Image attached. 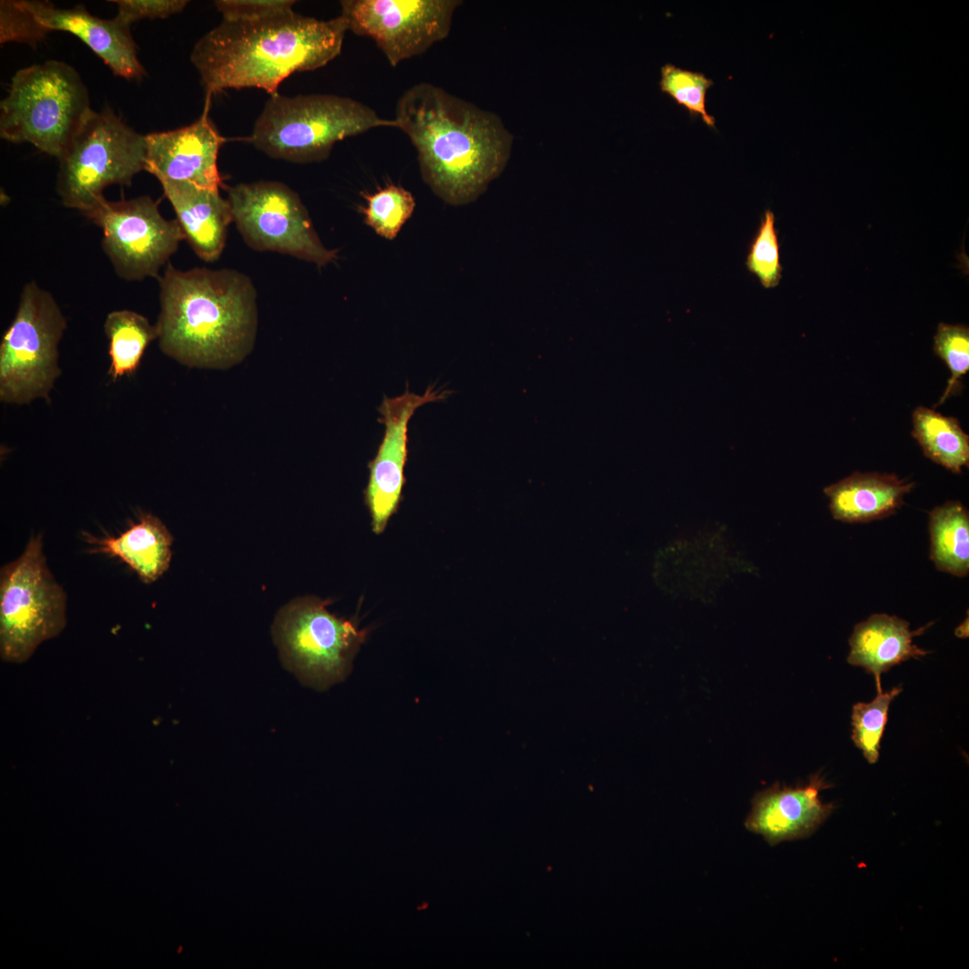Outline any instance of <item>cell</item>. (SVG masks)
Masks as SVG:
<instances>
[{"label":"cell","instance_id":"obj_31","mask_svg":"<svg viewBox=\"0 0 969 969\" xmlns=\"http://www.w3.org/2000/svg\"><path fill=\"white\" fill-rule=\"evenodd\" d=\"M967 633H968V618H966V620H965V622L963 624H961L956 630V635L958 636V637H962V638L967 637V635H966Z\"/></svg>","mask_w":969,"mask_h":969},{"label":"cell","instance_id":"obj_16","mask_svg":"<svg viewBox=\"0 0 969 969\" xmlns=\"http://www.w3.org/2000/svg\"><path fill=\"white\" fill-rule=\"evenodd\" d=\"M829 787L819 773L804 785L774 784L755 795L745 826L762 835L770 845L808 837L834 808L819 797V792Z\"/></svg>","mask_w":969,"mask_h":969},{"label":"cell","instance_id":"obj_5","mask_svg":"<svg viewBox=\"0 0 969 969\" xmlns=\"http://www.w3.org/2000/svg\"><path fill=\"white\" fill-rule=\"evenodd\" d=\"M92 109L74 68L48 60L18 70L0 103V136L59 159Z\"/></svg>","mask_w":969,"mask_h":969},{"label":"cell","instance_id":"obj_26","mask_svg":"<svg viewBox=\"0 0 969 969\" xmlns=\"http://www.w3.org/2000/svg\"><path fill=\"white\" fill-rule=\"evenodd\" d=\"M713 81L701 72L683 69L667 63L660 69L659 87L690 116L700 117L710 127H715V118L706 110V92Z\"/></svg>","mask_w":969,"mask_h":969},{"label":"cell","instance_id":"obj_3","mask_svg":"<svg viewBox=\"0 0 969 969\" xmlns=\"http://www.w3.org/2000/svg\"><path fill=\"white\" fill-rule=\"evenodd\" d=\"M159 345L192 368L227 369L252 350L258 327L257 292L233 269H176L160 278Z\"/></svg>","mask_w":969,"mask_h":969},{"label":"cell","instance_id":"obj_27","mask_svg":"<svg viewBox=\"0 0 969 969\" xmlns=\"http://www.w3.org/2000/svg\"><path fill=\"white\" fill-rule=\"evenodd\" d=\"M933 351L950 371L947 388L934 405L943 404L949 397L959 393L961 378L969 371V327L963 324L940 322L934 336Z\"/></svg>","mask_w":969,"mask_h":969},{"label":"cell","instance_id":"obj_18","mask_svg":"<svg viewBox=\"0 0 969 969\" xmlns=\"http://www.w3.org/2000/svg\"><path fill=\"white\" fill-rule=\"evenodd\" d=\"M915 483L895 474L855 472L824 489L833 517L846 523H862L894 514Z\"/></svg>","mask_w":969,"mask_h":969},{"label":"cell","instance_id":"obj_21","mask_svg":"<svg viewBox=\"0 0 969 969\" xmlns=\"http://www.w3.org/2000/svg\"><path fill=\"white\" fill-rule=\"evenodd\" d=\"M912 421V435L926 458L955 474L968 467L969 436L957 418L921 406L913 410Z\"/></svg>","mask_w":969,"mask_h":969},{"label":"cell","instance_id":"obj_14","mask_svg":"<svg viewBox=\"0 0 969 969\" xmlns=\"http://www.w3.org/2000/svg\"><path fill=\"white\" fill-rule=\"evenodd\" d=\"M450 391L427 387L423 395L409 391L388 397L384 396L378 411V421L385 425L382 441L375 458L369 462L370 476L364 490V501L375 534H381L402 500L406 483L404 469L408 455V423L415 412L427 403L445 399Z\"/></svg>","mask_w":969,"mask_h":969},{"label":"cell","instance_id":"obj_24","mask_svg":"<svg viewBox=\"0 0 969 969\" xmlns=\"http://www.w3.org/2000/svg\"><path fill=\"white\" fill-rule=\"evenodd\" d=\"M366 206L362 213L365 223L378 235L393 240L405 223L411 217L415 207L412 193L394 184L365 194Z\"/></svg>","mask_w":969,"mask_h":969},{"label":"cell","instance_id":"obj_10","mask_svg":"<svg viewBox=\"0 0 969 969\" xmlns=\"http://www.w3.org/2000/svg\"><path fill=\"white\" fill-rule=\"evenodd\" d=\"M232 218L245 242L315 263L332 262L337 251L319 240L296 192L276 181L240 183L228 190Z\"/></svg>","mask_w":969,"mask_h":969},{"label":"cell","instance_id":"obj_1","mask_svg":"<svg viewBox=\"0 0 969 969\" xmlns=\"http://www.w3.org/2000/svg\"><path fill=\"white\" fill-rule=\"evenodd\" d=\"M394 118L417 152L424 182L452 205L475 201L510 158L512 135L499 116L431 83L405 91Z\"/></svg>","mask_w":969,"mask_h":969},{"label":"cell","instance_id":"obj_13","mask_svg":"<svg viewBox=\"0 0 969 969\" xmlns=\"http://www.w3.org/2000/svg\"><path fill=\"white\" fill-rule=\"evenodd\" d=\"M348 31L371 38L391 66L426 52L450 34L459 0H344Z\"/></svg>","mask_w":969,"mask_h":969},{"label":"cell","instance_id":"obj_4","mask_svg":"<svg viewBox=\"0 0 969 969\" xmlns=\"http://www.w3.org/2000/svg\"><path fill=\"white\" fill-rule=\"evenodd\" d=\"M385 127L397 128V122L349 97L275 94L266 102L250 139L271 158L309 163L326 160L338 141Z\"/></svg>","mask_w":969,"mask_h":969},{"label":"cell","instance_id":"obj_19","mask_svg":"<svg viewBox=\"0 0 969 969\" xmlns=\"http://www.w3.org/2000/svg\"><path fill=\"white\" fill-rule=\"evenodd\" d=\"M925 627L911 631L907 621L895 615L875 614L857 624L850 637L849 664L863 668L876 679L877 690L881 688L880 677L912 658L919 659L929 651L912 642Z\"/></svg>","mask_w":969,"mask_h":969},{"label":"cell","instance_id":"obj_17","mask_svg":"<svg viewBox=\"0 0 969 969\" xmlns=\"http://www.w3.org/2000/svg\"><path fill=\"white\" fill-rule=\"evenodd\" d=\"M171 204L177 221L196 254L205 261H214L222 254L230 223L233 221L231 205L219 194L187 181H160Z\"/></svg>","mask_w":969,"mask_h":969},{"label":"cell","instance_id":"obj_29","mask_svg":"<svg viewBox=\"0 0 969 969\" xmlns=\"http://www.w3.org/2000/svg\"><path fill=\"white\" fill-rule=\"evenodd\" d=\"M291 0H218L214 5L226 21H259L290 13Z\"/></svg>","mask_w":969,"mask_h":969},{"label":"cell","instance_id":"obj_8","mask_svg":"<svg viewBox=\"0 0 969 969\" xmlns=\"http://www.w3.org/2000/svg\"><path fill=\"white\" fill-rule=\"evenodd\" d=\"M144 135L110 110H92L58 159L57 189L62 203L83 214L110 185L130 186L145 169Z\"/></svg>","mask_w":969,"mask_h":969},{"label":"cell","instance_id":"obj_30","mask_svg":"<svg viewBox=\"0 0 969 969\" xmlns=\"http://www.w3.org/2000/svg\"><path fill=\"white\" fill-rule=\"evenodd\" d=\"M118 10L116 18L129 26L142 19H164L184 10L186 0H113Z\"/></svg>","mask_w":969,"mask_h":969},{"label":"cell","instance_id":"obj_7","mask_svg":"<svg viewBox=\"0 0 969 969\" xmlns=\"http://www.w3.org/2000/svg\"><path fill=\"white\" fill-rule=\"evenodd\" d=\"M66 595L43 554L42 536H31L22 554L0 571V656L27 661L66 624Z\"/></svg>","mask_w":969,"mask_h":969},{"label":"cell","instance_id":"obj_11","mask_svg":"<svg viewBox=\"0 0 969 969\" xmlns=\"http://www.w3.org/2000/svg\"><path fill=\"white\" fill-rule=\"evenodd\" d=\"M52 31H66L79 38L118 76L140 79L144 74L129 26L116 17L105 20L93 16L83 5L65 9L47 1L1 2V43L36 45Z\"/></svg>","mask_w":969,"mask_h":969},{"label":"cell","instance_id":"obj_28","mask_svg":"<svg viewBox=\"0 0 969 969\" xmlns=\"http://www.w3.org/2000/svg\"><path fill=\"white\" fill-rule=\"evenodd\" d=\"M774 222L773 213L766 210L750 244L746 260L747 269L759 279L764 288L777 286L781 278L782 266Z\"/></svg>","mask_w":969,"mask_h":969},{"label":"cell","instance_id":"obj_22","mask_svg":"<svg viewBox=\"0 0 969 969\" xmlns=\"http://www.w3.org/2000/svg\"><path fill=\"white\" fill-rule=\"evenodd\" d=\"M930 556L938 570L958 577L969 572V512L957 501L935 507L929 515Z\"/></svg>","mask_w":969,"mask_h":969},{"label":"cell","instance_id":"obj_2","mask_svg":"<svg viewBox=\"0 0 969 969\" xmlns=\"http://www.w3.org/2000/svg\"><path fill=\"white\" fill-rule=\"evenodd\" d=\"M347 22L293 11L259 21H226L194 46L190 61L207 97L225 89L258 88L271 96L295 72L320 68L342 50Z\"/></svg>","mask_w":969,"mask_h":969},{"label":"cell","instance_id":"obj_6","mask_svg":"<svg viewBox=\"0 0 969 969\" xmlns=\"http://www.w3.org/2000/svg\"><path fill=\"white\" fill-rule=\"evenodd\" d=\"M331 602L314 596L296 598L278 610L271 629L283 666L319 691L347 677L369 634V629H359L356 618L329 612Z\"/></svg>","mask_w":969,"mask_h":969},{"label":"cell","instance_id":"obj_23","mask_svg":"<svg viewBox=\"0 0 969 969\" xmlns=\"http://www.w3.org/2000/svg\"><path fill=\"white\" fill-rule=\"evenodd\" d=\"M104 331L109 343V374L114 381L133 374L147 346L159 336L156 325L150 324L143 315L127 310L109 312L104 322Z\"/></svg>","mask_w":969,"mask_h":969},{"label":"cell","instance_id":"obj_12","mask_svg":"<svg viewBox=\"0 0 969 969\" xmlns=\"http://www.w3.org/2000/svg\"><path fill=\"white\" fill-rule=\"evenodd\" d=\"M83 214L101 229L105 253L116 273L128 281L158 277L185 239L178 221L165 219L147 196L120 201L103 197Z\"/></svg>","mask_w":969,"mask_h":969},{"label":"cell","instance_id":"obj_25","mask_svg":"<svg viewBox=\"0 0 969 969\" xmlns=\"http://www.w3.org/2000/svg\"><path fill=\"white\" fill-rule=\"evenodd\" d=\"M901 692L902 688L899 686L886 692L880 688L871 702L858 703L852 707L851 739L869 764H875L878 760L888 710L892 701Z\"/></svg>","mask_w":969,"mask_h":969},{"label":"cell","instance_id":"obj_20","mask_svg":"<svg viewBox=\"0 0 969 969\" xmlns=\"http://www.w3.org/2000/svg\"><path fill=\"white\" fill-rule=\"evenodd\" d=\"M84 540L96 548L92 552L117 557L127 564L142 582L157 581L169 569L173 537L155 516L145 513L118 537L97 538L83 533Z\"/></svg>","mask_w":969,"mask_h":969},{"label":"cell","instance_id":"obj_9","mask_svg":"<svg viewBox=\"0 0 969 969\" xmlns=\"http://www.w3.org/2000/svg\"><path fill=\"white\" fill-rule=\"evenodd\" d=\"M66 321L54 297L35 282L22 291L16 314L0 344V400L24 405L50 400L61 373L58 344Z\"/></svg>","mask_w":969,"mask_h":969},{"label":"cell","instance_id":"obj_15","mask_svg":"<svg viewBox=\"0 0 969 969\" xmlns=\"http://www.w3.org/2000/svg\"><path fill=\"white\" fill-rule=\"evenodd\" d=\"M205 110L193 124L146 135L144 170L159 181H187L200 188L219 190L222 186L217 156L224 138Z\"/></svg>","mask_w":969,"mask_h":969}]
</instances>
